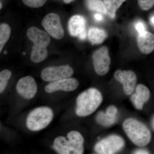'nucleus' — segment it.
<instances>
[{"label":"nucleus","instance_id":"nucleus-10","mask_svg":"<svg viewBox=\"0 0 154 154\" xmlns=\"http://www.w3.org/2000/svg\"><path fill=\"white\" fill-rule=\"evenodd\" d=\"M114 79L123 85L125 94L131 95L134 91L137 82L136 75L132 71L118 70L114 75Z\"/></svg>","mask_w":154,"mask_h":154},{"label":"nucleus","instance_id":"nucleus-14","mask_svg":"<svg viewBox=\"0 0 154 154\" xmlns=\"http://www.w3.org/2000/svg\"><path fill=\"white\" fill-rule=\"evenodd\" d=\"M150 93L148 88L143 85H138L136 88V93L131 96V102L138 110H142L144 105L148 101Z\"/></svg>","mask_w":154,"mask_h":154},{"label":"nucleus","instance_id":"nucleus-17","mask_svg":"<svg viewBox=\"0 0 154 154\" xmlns=\"http://www.w3.org/2000/svg\"><path fill=\"white\" fill-rule=\"evenodd\" d=\"M88 38L93 45L102 43L107 36V33L103 29L91 27L88 30Z\"/></svg>","mask_w":154,"mask_h":154},{"label":"nucleus","instance_id":"nucleus-27","mask_svg":"<svg viewBox=\"0 0 154 154\" xmlns=\"http://www.w3.org/2000/svg\"><path fill=\"white\" fill-rule=\"evenodd\" d=\"M135 154H149V152L145 150L140 149L137 150L134 152Z\"/></svg>","mask_w":154,"mask_h":154},{"label":"nucleus","instance_id":"nucleus-4","mask_svg":"<svg viewBox=\"0 0 154 154\" xmlns=\"http://www.w3.org/2000/svg\"><path fill=\"white\" fill-rule=\"evenodd\" d=\"M53 117V112L49 107H37L28 114L26 126L31 131H39L48 126Z\"/></svg>","mask_w":154,"mask_h":154},{"label":"nucleus","instance_id":"nucleus-12","mask_svg":"<svg viewBox=\"0 0 154 154\" xmlns=\"http://www.w3.org/2000/svg\"><path fill=\"white\" fill-rule=\"evenodd\" d=\"M86 25V19L83 16L75 15L69 20V33L72 36L78 37L81 40H85L87 37Z\"/></svg>","mask_w":154,"mask_h":154},{"label":"nucleus","instance_id":"nucleus-11","mask_svg":"<svg viewBox=\"0 0 154 154\" xmlns=\"http://www.w3.org/2000/svg\"><path fill=\"white\" fill-rule=\"evenodd\" d=\"M79 83L74 78H68L63 79L51 82L45 87L46 93H52L58 91L71 92L78 88Z\"/></svg>","mask_w":154,"mask_h":154},{"label":"nucleus","instance_id":"nucleus-31","mask_svg":"<svg viewBox=\"0 0 154 154\" xmlns=\"http://www.w3.org/2000/svg\"><path fill=\"white\" fill-rule=\"evenodd\" d=\"M153 124H154V120Z\"/></svg>","mask_w":154,"mask_h":154},{"label":"nucleus","instance_id":"nucleus-2","mask_svg":"<svg viewBox=\"0 0 154 154\" xmlns=\"http://www.w3.org/2000/svg\"><path fill=\"white\" fill-rule=\"evenodd\" d=\"M102 102L100 91L96 88H90L77 97L75 113L80 117L88 116L97 110Z\"/></svg>","mask_w":154,"mask_h":154},{"label":"nucleus","instance_id":"nucleus-19","mask_svg":"<svg viewBox=\"0 0 154 154\" xmlns=\"http://www.w3.org/2000/svg\"><path fill=\"white\" fill-rule=\"evenodd\" d=\"M126 0H104L107 15L111 19H114L117 9L119 8Z\"/></svg>","mask_w":154,"mask_h":154},{"label":"nucleus","instance_id":"nucleus-28","mask_svg":"<svg viewBox=\"0 0 154 154\" xmlns=\"http://www.w3.org/2000/svg\"><path fill=\"white\" fill-rule=\"evenodd\" d=\"M150 20V22L152 25L154 26V15L151 17Z\"/></svg>","mask_w":154,"mask_h":154},{"label":"nucleus","instance_id":"nucleus-8","mask_svg":"<svg viewBox=\"0 0 154 154\" xmlns=\"http://www.w3.org/2000/svg\"><path fill=\"white\" fill-rule=\"evenodd\" d=\"M95 72L98 75H104L109 70L110 58L108 49L105 46L102 47L94 52L93 55Z\"/></svg>","mask_w":154,"mask_h":154},{"label":"nucleus","instance_id":"nucleus-9","mask_svg":"<svg viewBox=\"0 0 154 154\" xmlns=\"http://www.w3.org/2000/svg\"><path fill=\"white\" fill-rule=\"evenodd\" d=\"M16 90L18 94L24 99H32L37 93V84L33 77L27 76L18 81Z\"/></svg>","mask_w":154,"mask_h":154},{"label":"nucleus","instance_id":"nucleus-18","mask_svg":"<svg viewBox=\"0 0 154 154\" xmlns=\"http://www.w3.org/2000/svg\"><path fill=\"white\" fill-rule=\"evenodd\" d=\"M48 53L46 48L33 45L30 55V59L33 63H38L47 58Z\"/></svg>","mask_w":154,"mask_h":154},{"label":"nucleus","instance_id":"nucleus-13","mask_svg":"<svg viewBox=\"0 0 154 154\" xmlns=\"http://www.w3.org/2000/svg\"><path fill=\"white\" fill-rule=\"evenodd\" d=\"M27 35L29 40L36 46L47 48L50 42L49 34L36 27L29 28L27 30Z\"/></svg>","mask_w":154,"mask_h":154},{"label":"nucleus","instance_id":"nucleus-24","mask_svg":"<svg viewBox=\"0 0 154 154\" xmlns=\"http://www.w3.org/2000/svg\"><path fill=\"white\" fill-rule=\"evenodd\" d=\"M138 3L143 11H148L154 5V0H138Z\"/></svg>","mask_w":154,"mask_h":154},{"label":"nucleus","instance_id":"nucleus-7","mask_svg":"<svg viewBox=\"0 0 154 154\" xmlns=\"http://www.w3.org/2000/svg\"><path fill=\"white\" fill-rule=\"evenodd\" d=\"M42 25L46 32L54 38L61 39L63 37L64 32L59 16L54 13L47 14L43 18Z\"/></svg>","mask_w":154,"mask_h":154},{"label":"nucleus","instance_id":"nucleus-3","mask_svg":"<svg viewBox=\"0 0 154 154\" xmlns=\"http://www.w3.org/2000/svg\"><path fill=\"white\" fill-rule=\"evenodd\" d=\"M122 126L127 135L135 145L145 146L150 141L151 133L142 122L134 119H127L125 120Z\"/></svg>","mask_w":154,"mask_h":154},{"label":"nucleus","instance_id":"nucleus-21","mask_svg":"<svg viewBox=\"0 0 154 154\" xmlns=\"http://www.w3.org/2000/svg\"><path fill=\"white\" fill-rule=\"evenodd\" d=\"M11 29L10 26L6 23H2L0 25V51H2L5 44L8 40L11 35Z\"/></svg>","mask_w":154,"mask_h":154},{"label":"nucleus","instance_id":"nucleus-26","mask_svg":"<svg viewBox=\"0 0 154 154\" xmlns=\"http://www.w3.org/2000/svg\"><path fill=\"white\" fill-rule=\"evenodd\" d=\"M94 18L96 19V21L98 22L102 21L103 19V16L100 14H96L94 15Z\"/></svg>","mask_w":154,"mask_h":154},{"label":"nucleus","instance_id":"nucleus-23","mask_svg":"<svg viewBox=\"0 0 154 154\" xmlns=\"http://www.w3.org/2000/svg\"><path fill=\"white\" fill-rule=\"evenodd\" d=\"M48 0H22L24 4L31 8H40L44 5Z\"/></svg>","mask_w":154,"mask_h":154},{"label":"nucleus","instance_id":"nucleus-25","mask_svg":"<svg viewBox=\"0 0 154 154\" xmlns=\"http://www.w3.org/2000/svg\"><path fill=\"white\" fill-rule=\"evenodd\" d=\"M135 28L139 34L143 33L146 30V26L143 22L142 21H137L135 24Z\"/></svg>","mask_w":154,"mask_h":154},{"label":"nucleus","instance_id":"nucleus-6","mask_svg":"<svg viewBox=\"0 0 154 154\" xmlns=\"http://www.w3.org/2000/svg\"><path fill=\"white\" fill-rule=\"evenodd\" d=\"M74 71L68 65L45 68L41 72V77L43 81L53 82L70 78L73 74Z\"/></svg>","mask_w":154,"mask_h":154},{"label":"nucleus","instance_id":"nucleus-5","mask_svg":"<svg viewBox=\"0 0 154 154\" xmlns=\"http://www.w3.org/2000/svg\"><path fill=\"white\" fill-rule=\"evenodd\" d=\"M124 145L125 141L122 138L113 135L97 143L95 146L94 150L98 154H114L121 150Z\"/></svg>","mask_w":154,"mask_h":154},{"label":"nucleus","instance_id":"nucleus-1","mask_svg":"<svg viewBox=\"0 0 154 154\" xmlns=\"http://www.w3.org/2000/svg\"><path fill=\"white\" fill-rule=\"evenodd\" d=\"M84 139L79 131H72L66 137L59 136L54 141L53 148L60 154H82L84 152Z\"/></svg>","mask_w":154,"mask_h":154},{"label":"nucleus","instance_id":"nucleus-22","mask_svg":"<svg viewBox=\"0 0 154 154\" xmlns=\"http://www.w3.org/2000/svg\"><path fill=\"white\" fill-rule=\"evenodd\" d=\"M11 75L12 72L9 69L3 70L0 72V93L5 91Z\"/></svg>","mask_w":154,"mask_h":154},{"label":"nucleus","instance_id":"nucleus-29","mask_svg":"<svg viewBox=\"0 0 154 154\" xmlns=\"http://www.w3.org/2000/svg\"><path fill=\"white\" fill-rule=\"evenodd\" d=\"M74 1V0H63V2L66 4H69V3L72 2Z\"/></svg>","mask_w":154,"mask_h":154},{"label":"nucleus","instance_id":"nucleus-20","mask_svg":"<svg viewBox=\"0 0 154 154\" xmlns=\"http://www.w3.org/2000/svg\"><path fill=\"white\" fill-rule=\"evenodd\" d=\"M86 5L88 9L91 11L107 14L105 4L102 0H86Z\"/></svg>","mask_w":154,"mask_h":154},{"label":"nucleus","instance_id":"nucleus-30","mask_svg":"<svg viewBox=\"0 0 154 154\" xmlns=\"http://www.w3.org/2000/svg\"><path fill=\"white\" fill-rule=\"evenodd\" d=\"M0 5H1V8H2V3H1V4H0Z\"/></svg>","mask_w":154,"mask_h":154},{"label":"nucleus","instance_id":"nucleus-15","mask_svg":"<svg viewBox=\"0 0 154 154\" xmlns=\"http://www.w3.org/2000/svg\"><path fill=\"white\" fill-rule=\"evenodd\" d=\"M117 113V108L113 105H111L107 108L105 113L100 111L97 113L96 121L102 126L110 127L115 123Z\"/></svg>","mask_w":154,"mask_h":154},{"label":"nucleus","instance_id":"nucleus-16","mask_svg":"<svg viewBox=\"0 0 154 154\" xmlns=\"http://www.w3.org/2000/svg\"><path fill=\"white\" fill-rule=\"evenodd\" d=\"M138 47L144 54L151 53L154 50V34L145 31L139 34L137 39Z\"/></svg>","mask_w":154,"mask_h":154}]
</instances>
